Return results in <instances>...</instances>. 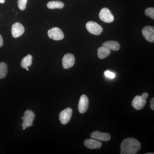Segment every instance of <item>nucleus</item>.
<instances>
[{
	"instance_id": "nucleus-1",
	"label": "nucleus",
	"mask_w": 154,
	"mask_h": 154,
	"mask_svg": "<svg viewBox=\"0 0 154 154\" xmlns=\"http://www.w3.org/2000/svg\"><path fill=\"white\" fill-rule=\"evenodd\" d=\"M141 145L139 142L134 138L125 139L120 146V154H135L140 150Z\"/></svg>"
},
{
	"instance_id": "nucleus-2",
	"label": "nucleus",
	"mask_w": 154,
	"mask_h": 154,
	"mask_svg": "<svg viewBox=\"0 0 154 154\" xmlns=\"http://www.w3.org/2000/svg\"><path fill=\"white\" fill-rule=\"evenodd\" d=\"M148 97V94L143 93L141 96H137L134 98L132 102V105L134 108L137 110H141L145 106L146 99Z\"/></svg>"
},
{
	"instance_id": "nucleus-3",
	"label": "nucleus",
	"mask_w": 154,
	"mask_h": 154,
	"mask_svg": "<svg viewBox=\"0 0 154 154\" xmlns=\"http://www.w3.org/2000/svg\"><path fill=\"white\" fill-rule=\"evenodd\" d=\"M22 119L23 120L22 127L26 128L33 125V122L35 119V114L31 110H27L25 111Z\"/></svg>"
},
{
	"instance_id": "nucleus-4",
	"label": "nucleus",
	"mask_w": 154,
	"mask_h": 154,
	"mask_svg": "<svg viewBox=\"0 0 154 154\" xmlns=\"http://www.w3.org/2000/svg\"><path fill=\"white\" fill-rule=\"evenodd\" d=\"M86 28L90 33L95 35H99L102 33L103 28L101 25L93 21H90L86 24Z\"/></svg>"
},
{
	"instance_id": "nucleus-5",
	"label": "nucleus",
	"mask_w": 154,
	"mask_h": 154,
	"mask_svg": "<svg viewBox=\"0 0 154 154\" xmlns=\"http://www.w3.org/2000/svg\"><path fill=\"white\" fill-rule=\"evenodd\" d=\"M100 19L106 23H111L114 21V17L110 10L107 8H103L99 14Z\"/></svg>"
},
{
	"instance_id": "nucleus-6",
	"label": "nucleus",
	"mask_w": 154,
	"mask_h": 154,
	"mask_svg": "<svg viewBox=\"0 0 154 154\" xmlns=\"http://www.w3.org/2000/svg\"><path fill=\"white\" fill-rule=\"evenodd\" d=\"M72 110L70 107H68L62 111L60 113L59 119L63 125L68 123L71 118Z\"/></svg>"
},
{
	"instance_id": "nucleus-7",
	"label": "nucleus",
	"mask_w": 154,
	"mask_h": 154,
	"mask_svg": "<svg viewBox=\"0 0 154 154\" xmlns=\"http://www.w3.org/2000/svg\"><path fill=\"white\" fill-rule=\"evenodd\" d=\"M48 36L54 40H60L63 39L64 36L63 31L59 28H53L48 31Z\"/></svg>"
},
{
	"instance_id": "nucleus-8",
	"label": "nucleus",
	"mask_w": 154,
	"mask_h": 154,
	"mask_svg": "<svg viewBox=\"0 0 154 154\" xmlns=\"http://www.w3.org/2000/svg\"><path fill=\"white\" fill-rule=\"evenodd\" d=\"M75 62L74 56L72 54H66L63 58V66L64 69H68L72 67L74 65Z\"/></svg>"
},
{
	"instance_id": "nucleus-9",
	"label": "nucleus",
	"mask_w": 154,
	"mask_h": 154,
	"mask_svg": "<svg viewBox=\"0 0 154 154\" xmlns=\"http://www.w3.org/2000/svg\"><path fill=\"white\" fill-rule=\"evenodd\" d=\"M142 33L145 38L151 42H154V28L151 26H146L144 27Z\"/></svg>"
},
{
	"instance_id": "nucleus-10",
	"label": "nucleus",
	"mask_w": 154,
	"mask_h": 154,
	"mask_svg": "<svg viewBox=\"0 0 154 154\" xmlns=\"http://www.w3.org/2000/svg\"><path fill=\"white\" fill-rule=\"evenodd\" d=\"M12 34L14 38H18L25 32L24 26L19 22H16L13 25L12 27Z\"/></svg>"
},
{
	"instance_id": "nucleus-11",
	"label": "nucleus",
	"mask_w": 154,
	"mask_h": 154,
	"mask_svg": "<svg viewBox=\"0 0 154 154\" xmlns=\"http://www.w3.org/2000/svg\"><path fill=\"white\" fill-rule=\"evenodd\" d=\"M89 105V100L85 95H83L80 97L79 102L78 105L79 112L84 113L88 110Z\"/></svg>"
},
{
	"instance_id": "nucleus-12",
	"label": "nucleus",
	"mask_w": 154,
	"mask_h": 154,
	"mask_svg": "<svg viewBox=\"0 0 154 154\" xmlns=\"http://www.w3.org/2000/svg\"><path fill=\"white\" fill-rule=\"evenodd\" d=\"M92 138L97 140H100L107 142L110 140V135L107 133L101 132L99 131H95L92 132L91 134Z\"/></svg>"
},
{
	"instance_id": "nucleus-13",
	"label": "nucleus",
	"mask_w": 154,
	"mask_h": 154,
	"mask_svg": "<svg viewBox=\"0 0 154 154\" xmlns=\"http://www.w3.org/2000/svg\"><path fill=\"white\" fill-rule=\"evenodd\" d=\"M84 145L86 147L91 149L100 148L102 146L101 142L97 140L92 139H87L84 141Z\"/></svg>"
},
{
	"instance_id": "nucleus-14",
	"label": "nucleus",
	"mask_w": 154,
	"mask_h": 154,
	"mask_svg": "<svg viewBox=\"0 0 154 154\" xmlns=\"http://www.w3.org/2000/svg\"><path fill=\"white\" fill-rule=\"evenodd\" d=\"M102 46L107 48L109 50H111L117 51L120 49V44L117 41H108L105 42L102 44Z\"/></svg>"
},
{
	"instance_id": "nucleus-15",
	"label": "nucleus",
	"mask_w": 154,
	"mask_h": 154,
	"mask_svg": "<svg viewBox=\"0 0 154 154\" xmlns=\"http://www.w3.org/2000/svg\"><path fill=\"white\" fill-rule=\"evenodd\" d=\"M110 50L107 48L102 46L99 48L98 49L97 55L100 59H104L110 55Z\"/></svg>"
},
{
	"instance_id": "nucleus-16",
	"label": "nucleus",
	"mask_w": 154,
	"mask_h": 154,
	"mask_svg": "<svg viewBox=\"0 0 154 154\" xmlns=\"http://www.w3.org/2000/svg\"><path fill=\"white\" fill-rule=\"evenodd\" d=\"M64 6V4L60 1H51L48 3L47 7L50 9H62Z\"/></svg>"
},
{
	"instance_id": "nucleus-17",
	"label": "nucleus",
	"mask_w": 154,
	"mask_h": 154,
	"mask_svg": "<svg viewBox=\"0 0 154 154\" xmlns=\"http://www.w3.org/2000/svg\"><path fill=\"white\" fill-rule=\"evenodd\" d=\"M32 59L33 58L30 54H28L23 58L21 61V66L24 69L28 68V67L32 65Z\"/></svg>"
},
{
	"instance_id": "nucleus-18",
	"label": "nucleus",
	"mask_w": 154,
	"mask_h": 154,
	"mask_svg": "<svg viewBox=\"0 0 154 154\" xmlns=\"http://www.w3.org/2000/svg\"><path fill=\"white\" fill-rule=\"evenodd\" d=\"M8 74V66L5 63H0V79L5 78Z\"/></svg>"
},
{
	"instance_id": "nucleus-19",
	"label": "nucleus",
	"mask_w": 154,
	"mask_h": 154,
	"mask_svg": "<svg viewBox=\"0 0 154 154\" xmlns=\"http://www.w3.org/2000/svg\"><path fill=\"white\" fill-rule=\"evenodd\" d=\"M27 0H18V5L19 9L21 11H24L26 8Z\"/></svg>"
},
{
	"instance_id": "nucleus-20",
	"label": "nucleus",
	"mask_w": 154,
	"mask_h": 154,
	"mask_svg": "<svg viewBox=\"0 0 154 154\" xmlns=\"http://www.w3.org/2000/svg\"><path fill=\"white\" fill-rule=\"evenodd\" d=\"M145 14L151 19H154V8H148L145 10Z\"/></svg>"
},
{
	"instance_id": "nucleus-21",
	"label": "nucleus",
	"mask_w": 154,
	"mask_h": 154,
	"mask_svg": "<svg viewBox=\"0 0 154 154\" xmlns=\"http://www.w3.org/2000/svg\"><path fill=\"white\" fill-rule=\"evenodd\" d=\"M105 75L107 78H110V79H114L115 77V74L113 73L112 72L109 71H106L105 72Z\"/></svg>"
},
{
	"instance_id": "nucleus-22",
	"label": "nucleus",
	"mask_w": 154,
	"mask_h": 154,
	"mask_svg": "<svg viewBox=\"0 0 154 154\" xmlns=\"http://www.w3.org/2000/svg\"><path fill=\"white\" fill-rule=\"evenodd\" d=\"M150 109L154 110V98H152L150 101Z\"/></svg>"
},
{
	"instance_id": "nucleus-23",
	"label": "nucleus",
	"mask_w": 154,
	"mask_h": 154,
	"mask_svg": "<svg viewBox=\"0 0 154 154\" xmlns=\"http://www.w3.org/2000/svg\"><path fill=\"white\" fill-rule=\"evenodd\" d=\"M3 45V39L2 37L0 34V47H2Z\"/></svg>"
},
{
	"instance_id": "nucleus-24",
	"label": "nucleus",
	"mask_w": 154,
	"mask_h": 154,
	"mask_svg": "<svg viewBox=\"0 0 154 154\" xmlns=\"http://www.w3.org/2000/svg\"><path fill=\"white\" fill-rule=\"evenodd\" d=\"M5 2V0H0V3H4Z\"/></svg>"
},
{
	"instance_id": "nucleus-25",
	"label": "nucleus",
	"mask_w": 154,
	"mask_h": 154,
	"mask_svg": "<svg viewBox=\"0 0 154 154\" xmlns=\"http://www.w3.org/2000/svg\"><path fill=\"white\" fill-rule=\"evenodd\" d=\"M154 153H146V154H153Z\"/></svg>"
},
{
	"instance_id": "nucleus-26",
	"label": "nucleus",
	"mask_w": 154,
	"mask_h": 154,
	"mask_svg": "<svg viewBox=\"0 0 154 154\" xmlns=\"http://www.w3.org/2000/svg\"><path fill=\"white\" fill-rule=\"evenodd\" d=\"M27 69V71H29V69H28V68H27V69Z\"/></svg>"
},
{
	"instance_id": "nucleus-27",
	"label": "nucleus",
	"mask_w": 154,
	"mask_h": 154,
	"mask_svg": "<svg viewBox=\"0 0 154 154\" xmlns=\"http://www.w3.org/2000/svg\"><path fill=\"white\" fill-rule=\"evenodd\" d=\"M23 130H25V128H23Z\"/></svg>"
}]
</instances>
